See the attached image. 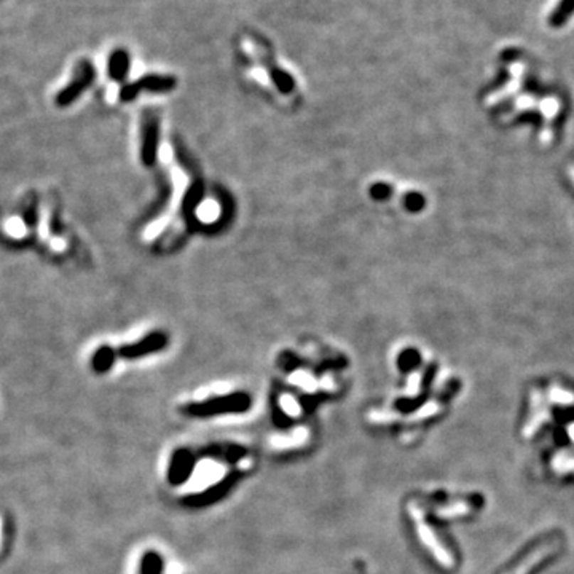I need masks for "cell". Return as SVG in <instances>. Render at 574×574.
Segmentation results:
<instances>
[{"mask_svg": "<svg viewBox=\"0 0 574 574\" xmlns=\"http://www.w3.org/2000/svg\"><path fill=\"white\" fill-rule=\"evenodd\" d=\"M164 343H166V336H164L163 334L155 332V334H150L147 336H144L142 340L133 343V345L123 346L118 353H120L122 358L136 359V358H141V356H145V354L160 351V349L164 346Z\"/></svg>", "mask_w": 574, "mask_h": 574, "instance_id": "obj_5", "label": "cell"}, {"mask_svg": "<svg viewBox=\"0 0 574 574\" xmlns=\"http://www.w3.org/2000/svg\"><path fill=\"white\" fill-rule=\"evenodd\" d=\"M93 78H95V70H93V68H91L90 64H82L80 68H78V70H77V74H75V78L74 80H72L68 87H65L61 93L58 95V97H56V101H58V104L59 105H69L72 101H74L75 97H78L82 95V91L88 87V85H91V82H93Z\"/></svg>", "mask_w": 574, "mask_h": 574, "instance_id": "obj_3", "label": "cell"}, {"mask_svg": "<svg viewBox=\"0 0 574 574\" xmlns=\"http://www.w3.org/2000/svg\"><path fill=\"white\" fill-rule=\"evenodd\" d=\"M408 512H410V516L413 519L415 528H417V533H418V538L421 543H423L427 549H430V552L435 558H437V562L444 566V568H453L455 566L453 556L445 549V546L440 543L437 536L434 534V531L431 530V526L427 525L421 507L412 501V503L408 504Z\"/></svg>", "mask_w": 574, "mask_h": 574, "instance_id": "obj_1", "label": "cell"}, {"mask_svg": "<svg viewBox=\"0 0 574 574\" xmlns=\"http://www.w3.org/2000/svg\"><path fill=\"white\" fill-rule=\"evenodd\" d=\"M115 361V351L110 346L99 348L95 358H93V367L97 372H105L107 368L114 364Z\"/></svg>", "mask_w": 574, "mask_h": 574, "instance_id": "obj_7", "label": "cell"}, {"mask_svg": "<svg viewBox=\"0 0 574 574\" xmlns=\"http://www.w3.org/2000/svg\"><path fill=\"white\" fill-rule=\"evenodd\" d=\"M563 177H565V187H566V190H568V193L571 195V198L574 200V158L571 161L566 163Z\"/></svg>", "mask_w": 574, "mask_h": 574, "instance_id": "obj_10", "label": "cell"}, {"mask_svg": "<svg viewBox=\"0 0 574 574\" xmlns=\"http://www.w3.org/2000/svg\"><path fill=\"white\" fill-rule=\"evenodd\" d=\"M156 147H158V123L154 117H145L142 124V161L144 164L150 166L155 163L156 158Z\"/></svg>", "mask_w": 574, "mask_h": 574, "instance_id": "obj_6", "label": "cell"}, {"mask_svg": "<svg viewBox=\"0 0 574 574\" xmlns=\"http://www.w3.org/2000/svg\"><path fill=\"white\" fill-rule=\"evenodd\" d=\"M0 543H2V520H0Z\"/></svg>", "mask_w": 574, "mask_h": 574, "instance_id": "obj_13", "label": "cell"}, {"mask_svg": "<svg viewBox=\"0 0 574 574\" xmlns=\"http://www.w3.org/2000/svg\"><path fill=\"white\" fill-rule=\"evenodd\" d=\"M174 87V80L171 77H160V75H149L131 83L129 87L122 91L123 101H129V99L136 97L141 91H168Z\"/></svg>", "mask_w": 574, "mask_h": 574, "instance_id": "obj_4", "label": "cell"}, {"mask_svg": "<svg viewBox=\"0 0 574 574\" xmlns=\"http://www.w3.org/2000/svg\"><path fill=\"white\" fill-rule=\"evenodd\" d=\"M471 511H472V506L469 503H466V501H459V503L439 507L435 514H437L439 517H457V516H466V514H469Z\"/></svg>", "mask_w": 574, "mask_h": 574, "instance_id": "obj_9", "label": "cell"}, {"mask_svg": "<svg viewBox=\"0 0 574 574\" xmlns=\"http://www.w3.org/2000/svg\"><path fill=\"white\" fill-rule=\"evenodd\" d=\"M285 400H286V402H289V407H292V404H295V402H292V400H290L289 398H285ZM294 408H299V405H294ZM286 412H287V413H290V415H294V412H295V410H292V408H287ZM295 415H299V412H295Z\"/></svg>", "mask_w": 574, "mask_h": 574, "instance_id": "obj_12", "label": "cell"}, {"mask_svg": "<svg viewBox=\"0 0 574 574\" xmlns=\"http://www.w3.org/2000/svg\"><path fill=\"white\" fill-rule=\"evenodd\" d=\"M129 68V59L127 56V53L117 51L114 53V56L110 59V75L112 78H122Z\"/></svg>", "mask_w": 574, "mask_h": 574, "instance_id": "obj_8", "label": "cell"}, {"mask_svg": "<svg viewBox=\"0 0 574 574\" xmlns=\"http://www.w3.org/2000/svg\"><path fill=\"white\" fill-rule=\"evenodd\" d=\"M442 408V405L439 404V402H431V404H427V405H425L423 408H421V410H418L417 413L413 415V420H418V418H427V417H432V415H435L437 413L439 410Z\"/></svg>", "mask_w": 574, "mask_h": 574, "instance_id": "obj_11", "label": "cell"}, {"mask_svg": "<svg viewBox=\"0 0 574 574\" xmlns=\"http://www.w3.org/2000/svg\"><path fill=\"white\" fill-rule=\"evenodd\" d=\"M558 547H560V539L543 541V543L538 544L533 551L526 553L525 558H522V562H520L517 566H514V568L506 574H528L534 568V566L541 563V560L552 556V553L556 552Z\"/></svg>", "mask_w": 574, "mask_h": 574, "instance_id": "obj_2", "label": "cell"}]
</instances>
